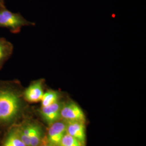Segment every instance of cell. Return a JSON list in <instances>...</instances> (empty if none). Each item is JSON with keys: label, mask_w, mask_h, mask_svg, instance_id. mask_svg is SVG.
Returning <instances> with one entry per match:
<instances>
[{"label": "cell", "mask_w": 146, "mask_h": 146, "mask_svg": "<svg viewBox=\"0 0 146 146\" xmlns=\"http://www.w3.org/2000/svg\"><path fill=\"white\" fill-rule=\"evenodd\" d=\"M66 132L86 146V135L85 122L81 121H66Z\"/></svg>", "instance_id": "obj_7"}, {"label": "cell", "mask_w": 146, "mask_h": 146, "mask_svg": "<svg viewBox=\"0 0 146 146\" xmlns=\"http://www.w3.org/2000/svg\"><path fill=\"white\" fill-rule=\"evenodd\" d=\"M4 1L5 0H0V8H2L3 7H5Z\"/></svg>", "instance_id": "obj_13"}, {"label": "cell", "mask_w": 146, "mask_h": 146, "mask_svg": "<svg viewBox=\"0 0 146 146\" xmlns=\"http://www.w3.org/2000/svg\"><path fill=\"white\" fill-rule=\"evenodd\" d=\"M61 119L65 121H81L86 122V116L81 108L74 101L69 100L62 103Z\"/></svg>", "instance_id": "obj_3"}, {"label": "cell", "mask_w": 146, "mask_h": 146, "mask_svg": "<svg viewBox=\"0 0 146 146\" xmlns=\"http://www.w3.org/2000/svg\"><path fill=\"white\" fill-rule=\"evenodd\" d=\"M60 93L54 90H48L43 95L41 102V107H45L53 104L60 101Z\"/></svg>", "instance_id": "obj_11"}, {"label": "cell", "mask_w": 146, "mask_h": 146, "mask_svg": "<svg viewBox=\"0 0 146 146\" xmlns=\"http://www.w3.org/2000/svg\"><path fill=\"white\" fill-rule=\"evenodd\" d=\"M66 122L60 120L49 125L46 136V142L52 146H58L66 133Z\"/></svg>", "instance_id": "obj_5"}, {"label": "cell", "mask_w": 146, "mask_h": 146, "mask_svg": "<svg viewBox=\"0 0 146 146\" xmlns=\"http://www.w3.org/2000/svg\"><path fill=\"white\" fill-rule=\"evenodd\" d=\"M34 25L27 20L20 13H15L8 10L5 7L0 8V28L8 29L11 33L17 34L23 27Z\"/></svg>", "instance_id": "obj_2"}, {"label": "cell", "mask_w": 146, "mask_h": 146, "mask_svg": "<svg viewBox=\"0 0 146 146\" xmlns=\"http://www.w3.org/2000/svg\"><path fill=\"white\" fill-rule=\"evenodd\" d=\"M58 146H85L68 133L63 136Z\"/></svg>", "instance_id": "obj_12"}, {"label": "cell", "mask_w": 146, "mask_h": 146, "mask_svg": "<svg viewBox=\"0 0 146 146\" xmlns=\"http://www.w3.org/2000/svg\"><path fill=\"white\" fill-rule=\"evenodd\" d=\"M44 81L43 79H39L32 82L22 93L24 100L31 104L41 101L44 93Z\"/></svg>", "instance_id": "obj_4"}, {"label": "cell", "mask_w": 146, "mask_h": 146, "mask_svg": "<svg viewBox=\"0 0 146 146\" xmlns=\"http://www.w3.org/2000/svg\"><path fill=\"white\" fill-rule=\"evenodd\" d=\"M62 102L60 101L53 104L41 107L38 110L39 114L43 120L48 125L61 120V109Z\"/></svg>", "instance_id": "obj_6"}, {"label": "cell", "mask_w": 146, "mask_h": 146, "mask_svg": "<svg viewBox=\"0 0 146 146\" xmlns=\"http://www.w3.org/2000/svg\"><path fill=\"white\" fill-rule=\"evenodd\" d=\"M13 44L4 37H0V70L12 55Z\"/></svg>", "instance_id": "obj_8"}, {"label": "cell", "mask_w": 146, "mask_h": 146, "mask_svg": "<svg viewBox=\"0 0 146 146\" xmlns=\"http://www.w3.org/2000/svg\"><path fill=\"white\" fill-rule=\"evenodd\" d=\"M22 93L9 84H0V123H9L20 115L25 107Z\"/></svg>", "instance_id": "obj_1"}, {"label": "cell", "mask_w": 146, "mask_h": 146, "mask_svg": "<svg viewBox=\"0 0 146 146\" xmlns=\"http://www.w3.org/2000/svg\"><path fill=\"white\" fill-rule=\"evenodd\" d=\"M39 146H52V145H50V144L48 143L47 142H42V143Z\"/></svg>", "instance_id": "obj_14"}, {"label": "cell", "mask_w": 146, "mask_h": 146, "mask_svg": "<svg viewBox=\"0 0 146 146\" xmlns=\"http://www.w3.org/2000/svg\"><path fill=\"white\" fill-rule=\"evenodd\" d=\"M44 140L43 131L41 127L35 122H30L29 141L31 146H39Z\"/></svg>", "instance_id": "obj_9"}, {"label": "cell", "mask_w": 146, "mask_h": 146, "mask_svg": "<svg viewBox=\"0 0 146 146\" xmlns=\"http://www.w3.org/2000/svg\"><path fill=\"white\" fill-rule=\"evenodd\" d=\"M2 146H27L21 140L17 127H14L8 133Z\"/></svg>", "instance_id": "obj_10"}]
</instances>
